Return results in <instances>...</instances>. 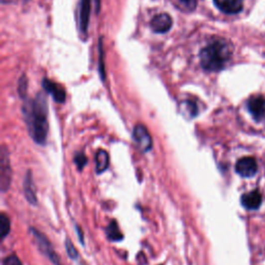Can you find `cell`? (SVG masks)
Instances as JSON below:
<instances>
[{
  "instance_id": "cell-1",
  "label": "cell",
  "mask_w": 265,
  "mask_h": 265,
  "mask_svg": "<svg viewBox=\"0 0 265 265\" xmlns=\"http://www.w3.org/2000/svg\"><path fill=\"white\" fill-rule=\"evenodd\" d=\"M48 110L44 97L39 95L36 99L26 103L23 107L26 124L32 139L44 145L48 135Z\"/></svg>"
},
{
  "instance_id": "cell-2",
  "label": "cell",
  "mask_w": 265,
  "mask_h": 265,
  "mask_svg": "<svg viewBox=\"0 0 265 265\" xmlns=\"http://www.w3.org/2000/svg\"><path fill=\"white\" fill-rule=\"evenodd\" d=\"M232 57V47L224 38H215L200 52V63L206 72H220Z\"/></svg>"
},
{
  "instance_id": "cell-3",
  "label": "cell",
  "mask_w": 265,
  "mask_h": 265,
  "mask_svg": "<svg viewBox=\"0 0 265 265\" xmlns=\"http://www.w3.org/2000/svg\"><path fill=\"white\" fill-rule=\"evenodd\" d=\"M247 109L256 124L265 126V98L253 96L247 102Z\"/></svg>"
},
{
  "instance_id": "cell-4",
  "label": "cell",
  "mask_w": 265,
  "mask_h": 265,
  "mask_svg": "<svg viewBox=\"0 0 265 265\" xmlns=\"http://www.w3.org/2000/svg\"><path fill=\"white\" fill-rule=\"evenodd\" d=\"M30 231H31V234L35 238L39 250H41L43 253L51 260V262L54 265H62L58 255L55 253V251H54V249H53V247H52L51 243L49 242L48 238L43 233L37 231L34 228H31Z\"/></svg>"
},
{
  "instance_id": "cell-5",
  "label": "cell",
  "mask_w": 265,
  "mask_h": 265,
  "mask_svg": "<svg viewBox=\"0 0 265 265\" xmlns=\"http://www.w3.org/2000/svg\"><path fill=\"white\" fill-rule=\"evenodd\" d=\"M235 171L243 177H253L258 171L257 161L253 156L242 157L235 165Z\"/></svg>"
},
{
  "instance_id": "cell-6",
  "label": "cell",
  "mask_w": 265,
  "mask_h": 265,
  "mask_svg": "<svg viewBox=\"0 0 265 265\" xmlns=\"http://www.w3.org/2000/svg\"><path fill=\"white\" fill-rule=\"evenodd\" d=\"M135 142L142 151H148L152 146V140L147 129L142 125H137L132 132Z\"/></svg>"
},
{
  "instance_id": "cell-7",
  "label": "cell",
  "mask_w": 265,
  "mask_h": 265,
  "mask_svg": "<svg viewBox=\"0 0 265 265\" xmlns=\"http://www.w3.org/2000/svg\"><path fill=\"white\" fill-rule=\"evenodd\" d=\"M214 2L224 14L236 15L243 10L245 0H214Z\"/></svg>"
},
{
  "instance_id": "cell-8",
  "label": "cell",
  "mask_w": 265,
  "mask_h": 265,
  "mask_svg": "<svg viewBox=\"0 0 265 265\" xmlns=\"http://www.w3.org/2000/svg\"><path fill=\"white\" fill-rule=\"evenodd\" d=\"M172 25H173V21H172V18L170 15L166 14V12H163V14L156 15L155 17L152 18L150 22V27L153 32L155 33H166L168 32Z\"/></svg>"
},
{
  "instance_id": "cell-9",
  "label": "cell",
  "mask_w": 265,
  "mask_h": 265,
  "mask_svg": "<svg viewBox=\"0 0 265 265\" xmlns=\"http://www.w3.org/2000/svg\"><path fill=\"white\" fill-rule=\"evenodd\" d=\"M1 190L2 192H5L10 184L11 180V168L9 163V157L7 152L5 151V148H2L1 152Z\"/></svg>"
},
{
  "instance_id": "cell-10",
  "label": "cell",
  "mask_w": 265,
  "mask_h": 265,
  "mask_svg": "<svg viewBox=\"0 0 265 265\" xmlns=\"http://www.w3.org/2000/svg\"><path fill=\"white\" fill-rule=\"evenodd\" d=\"M43 86L47 90V92H49V94L52 96V98L54 99L55 102L57 103L65 102L66 95H65V90L62 88V86L49 80V79H44Z\"/></svg>"
},
{
  "instance_id": "cell-11",
  "label": "cell",
  "mask_w": 265,
  "mask_h": 265,
  "mask_svg": "<svg viewBox=\"0 0 265 265\" xmlns=\"http://www.w3.org/2000/svg\"><path fill=\"white\" fill-rule=\"evenodd\" d=\"M24 195L30 204H33V205L36 204L37 202L36 190H35L34 181L32 179L30 171H28V173L26 174L25 179H24Z\"/></svg>"
},
{
  "instance_id": "cell-12",
  "label": "cell",
  "mask_w": 265,
  "mask_h": 265,
  "mask_svg": "<svg viewBox=\"0 0 265 265\" xmlns=\"http://www.w3.org/2000/svg\"><path fill=\"white\" fill-rule=\"evenodd\" d=\"M262 202V196L258 191H252L242 197V204L247 209H257Z\"/></svg>"
},
{
  "instance_id": "cell-13",
  "label": "cell",
  "mask_w": 265,
  "mask_h": 265,
  "mask_svg": "<svg viewBox=\"0 0 265 265\" xmlns=\"http://www.w3.org/2000/svg\"><path fill=\"white\" fill-rule=\"evenodd\" d=\"M90 3H91V0H81V3H80V18H79V22H80V29L84 33H86L87 27H88V21H89V15H90Z\"/></svg>"
},
{
  "instance_id": "cell-14",
  "label": "cell",
  "mask_w": 265,
  "mask_h": 265,
  "mask_svg": "<svg viewBox=\"0 0 265 265\" xmlns=\"http://www.w3.org/2000/svg\"><path fill=\"white\" fill-rule=\"evenodd\" d=\"M96 165H97V173H103L104 171H106L109 167V154L108 152L104 150V149H100L97 153L96 156Z\"/></svg>"
},
{
  "instance_id": "cell-15",
  "label": "cell",
  "mask_w": 265,
  "mask_h": 265,
  "mask_svg": "<svg viewBox=\"0 0 265 265\" xmlns=\"http://www.w3.org/2000/svg\"><path fill=\"white\" fill-rule=\"evenodd\" d=\"M107 236L111 242H119L124 238V234L122 233L121 229L116 221H112L109 226L107 227Z\"/></svg>"
},
{
  "instance_id": "cell-16",
  "label": "cell",
  "mask_w": 265,
  "mask_h": 265,
  "mask_svg": "<svg viewBox=\"0 0 265 265\" xmlns=\"http://www.w3.org/2000/svg\"><path fill=\"white\" fill-rule=\"evenodd\" d=\"M179 10L184 12L193 11L196 8L197 0H171Z\"/></svg>"
},
{
  "instance_id": "cell-17",
  "label": "cell",
  "mask_w": 265,
  "mask_h": 265,
  "mask_svg": "<svg viewBox=\"0 0 265 265\" xmlns=\"http://www.w3.org/2000/svg\"><path fill=\"white\" fill-rule=\"evenodd\" d=\"M10 231V222L8 217L5 214H1L0 216V233H1V238H5Z\"/></svg>"
},
{
  "instance_id": "cell-18",
  "label": "cell",
  "mask_w": 265,
  "mask_h": 265,
  "mask_svg": "<svg viewBox=\"0 0 265 265\" xmlns=\"http://www.w3.org/2000/svg\"><path fill=\"white\" fill-rule=\"evenodd\" d=\"M181 106H183L184 109L183 112L184 113H188L189 117L193 118L198 114V106L197 104L193 103L192 101H184L183 103H181Z\"/></svg>"
},
{
  "instance_id": "cell-19",
  "label": "cell",
  "mask_w": 265,
  "mask_h": 265,
  "mask_svg": "<svg viewBox=\"0 0 265 265\" xmlns=\"http://www.w3.org/2000/svg\"><path fill=\"white\" fill-rule=\"evenodd\" d=\"M65 249H66V252H68V254L70 256L71 259L73 260H77L79 258V254L77 250L74 248V245L72 244V242L69 240H65Z\"/></svg>"
},
{
  "instance_id": "cell-20",
  "label": "cell",
  "mask_w": 265,
  "mask_h": 265,
  "mask_svg": "<svg viewBox=\"0 0 265 265\" xmlns=\"http://www.w3.org/2000/svg\"><path fill=\"white\" fill-rule=\"evenodd\" d=\"M74 162L77 165L79 170H82L85 167L86 163H87V157H86V155L83 152H79V153H77L75 155Z\"/></svg>"
},
{
  "instance_id": "cell-21",
  "label": "cell",
  "mask_w": 265,
  "mask_h": 265,
  "mask_svg": "<svg viewBox=\"0 0 265 265\" xmlns=\"http://www.w3.org/2000/svg\"><path fill=\"white\" fill-rule=\"evenodd\" d=\"M18 91H19V95L21 98L26 97V92H27V79L24 78V77H22L20 79Z\"/></svg>"
},
{
  "instance_id": "cell-22",
  "label": "cell",
  "mask_w": 265,
  "mask_h": 265,
  "mask_svg": "<svg viewBox=\"0 0 265 265\" xmlns=\"http://www.w3.org/2000/svg\"><path fill=\"white\" fill-rule=\"evenodd\" d=\"M2 265H23V264H22V261L20 260V258L18 256L10 255V256H7L3 260Z\"/></svg>"
}]
</instances>
